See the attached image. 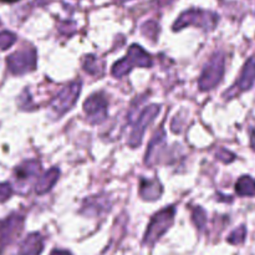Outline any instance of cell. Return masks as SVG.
I'll list each match as a JSON object with an SVG mask.
<instances>
[{
    "label": "cell",
    "instance_id": "ac0fdd59",
    "mask_svg": "<svg viewBox=\"0 0 255 255\" xmlns=\"http://www.w3.org/2000/svg\"><path fill=\"white\" fill-rule=\"evenodd\" d=\"M84 69L85 71L91 75H100L102 72L101 62L94 55H87L84 59Z\"/></svg>",
    "mask_w": 255,
    "mask_h": 255
},
{
    "label": "cell",
    "instance_id": "603a6c76",
    "mask_svg": "<svg viewBox=\"0 0 255 255\" xmlns=\"http://www.w3.org/2000/svg\"><path fill=\"white\" fill-rule=\"evenodd\" d=\"M12 194V188L9 183H0V202H5Z\"/></svg>",
    "mask_w": 255,
    "mask_h": 255
},
{
    "label": "cell",
    "instance_id": "e0dca14e",
    "mask_svg": "<svg viewBox=\"0 0 255 255\" xmlns=\"http://www.w3.org/2000/svg\"><path fill=\"white\" fill-rule=\"evenodd\" d=\"M236 191L242 197L255 196V179L249 176H244L239 178L236 184Z\"/></svg>",
    "mask_w": 255,
    "mask_h": 255
},
{
    "label": "cell",
    "instance_id": "52a82bcc",
    "mask_svg": "<svg viewBox=\"0 0 255 255\" xmlns=\"http://www.w3.org/2000/svg\"><path fill=\"white\" fill-rule=\"evenodd\" d=\"M159 110H161V106H159V105H149V106H147L146 109L141 112V115L138 116V120H137L136 124H134L133 129H132L131 132V136H129V146L138 147L139 144H141L144 131H146L147 127L152 124V121L156 119L157 115L159 114Z\"/></svg>",
    "mask_w": 255,
    "mask_h": 255
},
{
    "label": "cell",
    "instance_id": "5bb4252c",
    "mask_svg": "<svg viewBox=\"0 0 255 255\" xmlns=\"http://www.w3.org/2000/svg\"><path fill=\"white\" fill-rule=\"evenodd\" d=\"M255 81V57H251L242 70L241 77L238 81V89L241 91H247L253 86Z\"/></svg>",
    "mask_w": 255,
    "mask_h": 255
},
{
    "label": "cell",
    "instance_id": "6da1fadb",
    "mask_svg": "<svg viewBox=\"0 0 255 255\" xmlns=\"http://www.w3.org/2000/svg\"><path fill=\"white\" fill-rule=\"evenodd\" d=\"M152 65V59L149 54H147L138 45H132L128 50L127 56L117 61L112 66V75L117 79L125 76L132 70V67H149Z\"/></svg>",
    "mask_w": 255,
    "mask_h": 255
},
{
    "label": "cell",
    "instance_id": "ffe728a7",
    "mask_svg": "<svg viewBox=\"0 0 255 255\" xmlns=\"http://www.w3.org/2000/svg\"><path fill=\"white\" fill-rule=\"evenodd\" d=\"M246 234H247L246 227H243V226L239 227V228H237L236 231H234L233 233L228 237V242L232 244L243 243L244 239H246Z\"/></svg>",
    "mask_w": 255,
    "mask_h": 255
},
{
    "label": "cell",
    "instance_id": "7c38bea8",
    "mask_svg": "<svg viewBox=\"0 0 255 255\" xmlns=\"http://www.w3.org/2000/svg\"><path fill=\"white\" fill-rule=\"evenodd\" d=\"M44 249V241L37 233L29 234L21 243L19 255H40Z\"/></svg>",
    "mask_w": 255,
    "mask_h": 255
},
{
    "label": "cell",
    "instance_id": "2e32d148",
    "mask_svg": "<svg viewBox=\"0 0 255 255\" xmlns=\"http://www.w3.org/2000/svg\"><path fill=\"white\" fill-rule=\"evenodd\" d=\"M40 171V163L36 159H30V161H25L24 163L20 164L15 169V177L19 181H24V179L31 178V177L36 176L37 172Z\"/></svg>",
    "mask_w": 255,
    "mask_h": 255
},
{
    "label": "cell",
    "instance_id": "d6986e66",
    "mask_svg": "<svg viewBox=\"0 0 255 255\" xmlns=\"http://www.w3.org/2000/svg\"><path fill=\"white\" fill-rule=\"evenodd\" d=\"M16 41V36L12 32L2 31L0 32V50H6Z\"/></svg>",
    "mask_w": 255,
    "mask_h": 255
},
{
    "label": "cell",
    "instance_id": "7a4b0ae2",
    "mask_svg": "<svg viewBox=\"0 0 255 255\" xmlns=\"http://www.w3.org/2000/svg\"><path fill=\"white\" fill-rule=\"evenodd\" d=\"M174 214H176V209L173 207H168V208L162 209L161 212L156 214L149 222V226L147 227L146 234L143 238V244L146 246H153L167 231L169 227L173 224Z\"/></svg>",
    "mask_w": 255,
    "mask_h": 255
},
{
    "label": "cell",
    "instance_id": "d4e9b609",
    "mask_svg": "<svg viewBox=\"0 0 255 255\" xmlns=\"http://www.w3.org/2000/svg\"><path fill=\"white\" fill-rule=\"evenodd\" d=\"M251 142H252V147L255 149V128H253L251 131Z\"/></svg>",
    "mask_w": 255,
    "mask_h": 255
},
{
    "label": "cell",
    "instance_id": "3957f363",
    "mask_svg": "<svg viewBox=\"0 0 255 255\" xmlns=\"http://www.w3.org/2000/svg\"><path fill=\"white\" fill-rule=\"evenodd\" d=\"M80 91H81V82L74 81L67 85L57 94V96L50 102V111L54 117L59 119L62 115L72 109L79 99Z\"/></svg>",
    "mask_w": 255,
    "mask_h": 255
},
{
    "label": "cell",
    "instance_id": "9a60e30c",
    "mask_svg": "<svg viewBox=\"0 0 255 255\" xmlns=\"http://www.w3.org/2000/svg\"><path fill=\"white\" fill-rule=\"evenodd\" d=\"M60 177V169L56 167H52L51 169L46 172L41 178L39 179V182L36 183L35 187V191L37 194H45L55 186V183L57 182Z\"/></svg>",
    "mask_w": 255,
    "mask_h": 255
},
{
    "label": "cell",
    "instance_id": "ba28073f",
    "mask_svg": "<svg viewBox=\"0 0 255 255\" xmlns=\"http://www.w3.org/2000/svg\"><path fill=\"white\" fill-rule=\"evenodd\" d=\"M84 111L90 124H101L107 117V101L101 94H94L85 101Z\"/></svg>",
    "mask_w": 255,
    "mask_h": 255
},
{
    "label": "cell",
    "instance_id": "9c48e42d",
    "mask_svg": "<svg viewBox=\"0 0 255 255\" xmlns=\"http://www.w3.org/2000/svg\"><path fill=\"white\" fill-rule=\"evenodd\" d=\"M24 227V218L17 214H11L0 222V249H4L19 237Z\"/></svg>",
    "mask_w": 255,
    "mask_h": 255
},
{
    "label": "cell",
    "instance_id": "5b68a950",
    "mask_svg": "<svg viewBox=\"0 0 255 255\" xmlns=\"http://www.w3.org/2000/svg\"><path fill=\"white\" fill-rule=\"evenodd\" d=\"M217 21H218V16L213 12L202 11V10H189V11L183 12L178 17V20L174 22L173 29L181 30L184 26L194 24L206 30H211L216 26Z\"/></svg>",
    "mask_w": 255,
    "mask_h": 255
},
{
    "label": "cell",
    "instance_id": "484cf974",
    "mask_svg": "<svg viewBox=\"0 0 255 255\" xmlns=\"http://www.w3.org/2000/svg\"><path fill=\"white\" fill-rule=\"evenodd\" d=\"M51 255H71V254L66 251H54L51 253Z\"/></svg>",
    "mask_w": 255,
    "mask_h": 255
},
{
    "label": "cell",
    "instance_id": "4316f807",
    "mask_svg": "<svg viewBox=\"0 0 255 255\" xmlns=\"http://www.w3.org/2000/svg\"><path fill=\"white\" fill-rule=\"evenodd\" d=\"M0 1H4V2H15L17 0H0Z\"/></svg>",
    "mask_w": 255,
    "mask_h": 255
},
{
    "label": "cell",
    "instance_id": "cb8c5ba5",
    "mask_svg": "<svg viewBox=\"0 0 255 255\" xmlns=\"http://www.w3.org/2000/svg\"><path fill=\"white\" fill-rule=\"evenodd\" d=\"M217 157H218L221 161L226 162V163H229V162H232L234 159V154L232 153V152L227 151V149H219V151L217 152Z\"/></svg>",
    "mask_w": 255,
    "mask_h": 255
},
{
    "label": "cell",
    "instance_id": "4fadbf2b",
    "mask_svg": "<svg viewBox=\"0 0 255 255\" xmlns=\"http://www.w3.org/2000/svg\"><path fill=\"white\" fill-rule=\"evenodd\" d=\"M162 192H163V189H162L161 183L157 179H151V181L144 179L139 187V194L146 201H156L162 196Z\"/></svg>",
    "mask_w": 255,
    "mask_h": 255
},
{
    "label": "cell",
    "instance_id": "8fae6325",
    "mask_svg": "<svg viewBox=\"0 0 255 255\" xmlns=\"http://www.w3.org/2000/svg\"><path fill=\"white\" fill-rule=\"evenodd\" d=\"M110 207L111 206H110L109 199H107L105 196L91 197V198H87L86 201L84 202V206H82L81 212L90 217L100 216V214L110 211Z\"/></svg>",
    "mask_w": 255,
    "mask_h": 255
},
{
    "label": "cell",
    "instance_id": "30bf717a",
    "mask_svg": "<svg viewBox=\"0 0 255 255\" xmlns=\"http://www.w3.org/2000/svg\"><path fill=\"white\" fill-rule=\"evenodd\" d=\"M164 148H166V132L163 129H159L154 134L153 138L151 139V142H149L148 149H147L146 153V159H144L146 164L153 166L154 163H157Z\"/></svg>",
    "mask_w": 255,
    "mask_h": 255
},
{
    "label": "cell",
    "instance_id": "44dd1931",
    "mask_svg": "<svg viewBox=\"0 0 255 255\" xmlns=\"http://www.w3.org/2000/svg\"><path fill=\"white\" fill-rule=\"evenodd\" d=\"M193 221L194 224L197 226L198 229H203L206 227L207 223V216H206V212L203 211L202 208H196L193 212Z\"/></svg>",
    "mask_w": 255,
    "mask_h": 255
},
{
    "label": "cell",
    "instance_id": "277c9868",
    "mask_svg": "<svg viewBox=\"0 0 255 255\" xmlns=\"http://www.w3.org/2000/svg\"><path fill=\"white\" fill-rule=\"evenodd\" d=\"M224 75V55L222 52H217L211 57L202 71L199 77V89L202 91H209L214 89L222 81Z\"/></svg>",
    "mask_w": 255,
    "mask_h": 255
},
{
    "label": "cell",
    "instance_id": "7402d4cb",
    "mask_svg": "<svg viewBox=\"0 0 255 255\" xmlns=\"http://www.w3.org/2000/svg\"><path fill=\"white\" fill-rule=\"evenodd\" d=\"M158 26H157L154 22H146V24L142 26V32H143L146 36L151 37V39H156L157 36V31H158Z\"/></svg>",
    "mask_w": 255,
    "mask_h": 255
},
{
    "label": "cell",
    "instance_id": "8992f818",
    "mask_svg": "<svg viewBox=\"0 0 255 255\" xmlns=\"http://www.w3.org/2000/svg\"><path fill=\"white\" fill-rule=\"evenodd\" d=\"M7 69L14 75H22L36 67V51L34 49H22L14 52L6 59Z\"/></svg>",
    "mask_w": 255,
    "mask_h": 255
}]
</instances>
